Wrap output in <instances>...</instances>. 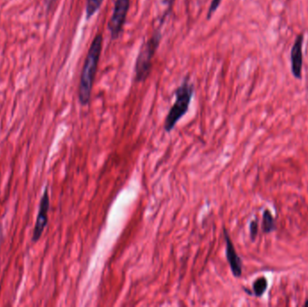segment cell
<instances>
[{"label":"cell","instance_id":"1","mask_svg":"<svg viewBox=\"0 0 308 307\" xmlns=\"http://www.w3.org/2000/svg\"><path fill=\"white\" fill-rule=\"evenodd\" d=\"M103 48V37L98 33L94 38L86 57L78 87V100L81 106H88L91 97L94 80Z\"/></svg>","mask_w":308,"mask_h":307},{"label":"cell","instance_id":"2","mask_svg":"<svg viewBox=\"0 0 308 307\" xmlns=\"http://www.w3.org/2000/svg\"><path fill=\"white\" fill-rule=\"evenodd\" d=\"M194 85L190 83V77L188 76L183 79L181 84L178 86V89L175 91L176 101L171 107L168 113L165 122H164V130L165 132L170 133L174 129L175 126L178 121L186 115L189 111L191 99L193 97Z\"/></svg>","mask_w":308,"mask_h":307},{"label":"cell","instance_id":"3","mask_svg":"<svg viewBox=\"0 0 308 307\" xmlns=\"http://www.w3.org/2000/svg\"><path fill=\"white\" fill-rule=\"evenodd\" d=\"M161 33L157 30L148 41L141 45L135 63V81L143 82L147 79L152 70V59L160 45Z\"/></svg>","mask_w":308,"mask_h":307},{"label":"cell","instance_id":"4","mask_svg":"<svg viewBox=\"0 0 308 307\" xmlns=\"http://www.w3.org/2000/svg\"><path fill=\"white\" fill-rule=\"evenodd\" d=\"M130 8V0H115L114 11L108 23V30L112 40L118 39L127 21V14Z\"/></svg>","mask_w":308,"mask_h":307},{"label":"cell","instance_id":"5","mask_svg":"<svg viewBox=\"0 0 308 307\" xmlns=\"http://www.w3.org/2000/svg\"><path fill=\"white\" fill-rule=\"evenodd\" d=\"M49 209H50V196H49V189L47 186L45 187V191L39 203L37 217L34 224L33 236H32L33 242H36L40 240L45 227L48 224Z\"/></svg>","mask_w":308,"mask_h":307},{"label":"cell","instance_id":"6","mask_svg":"<svg viewBox=\"0 0 308 307\" xmlns=\"http://www.w3.org/2000/svg\"><path fill=\"white\" fill-rule=\"evenodd\" d=\"M304 33H300L297 35L294 42L293 46L290 52V63H291V71L295 78L300 79L302 78L303 71V45H304Z\"/></svg>","mask_w":308,"mask_h":307},{"label":"cell","instance_id":"7","mask_svg":"<svg viewBox=\"0 0 308 307\" xmlns=\"http://www.w3.org/2000/svg\"><path fill=\"white\" fill-rule=\"evenodd\" d=\"M223 234H224V239H225V243H227V259L229 263L232 273L235 278H240L242 273V263L240 257L238 256L237 252L235 251L234 243L231 240L230 236L228 234L227 230L223 229Z\"/></svg>","mask_w":308,"mask_h":307},{"label":"cell","instance_id":"8","mask_svg":"<svg viewBox=\"0 0 308 307\" xmlns=\"http://www.w3.org/2000/svg\"><path fill=\"white\" fill-rule=\"evenodd\" d=\"M104 0H87L86 5V18L87 20L91 18L97 13Z\"/></svg>","mask_w":308,"mask_h":307},{"label":"cell","instance_id":"9","mask_svg":"<svg viewBox=\"0 0 308 307\" xmlns=\"http://www.w3.org/2000/svg\"><path fill=\"white\" fill-rule=\"evenodd\" d=\"M262 228L264 233H269L275 229V221L270 210H265L262 219Z\"/></svg>","mask_w":308,"mask_h":307},{"label":"cell","instance_id":"10","mask_svg":"<svg viewBox=\"0 0 308 307\" xmlns=\"http://www.w3.org/2000/svg\"><path fill=\"white\" fill-rule=\"evenodd\" d=\"M268 282L265 278H260L253 283V292L256 296L263 295L265 290L267 289Z\"/></svg>","mask_w":308,"mask_h":307},{"label":"cell","instance_id":"11","mask_svg":"<svg viewBox=\"0 0 308 307\" xmlns=\"http://www.w3.org/2000/svg\"><path fill=\"white\" fill-rule=\"evenodd\" d=\"M221 2H222V0H212L211 5H210L208 12V20L211 18L212 15H214L215 12L218 9L220 5H221Z\"/></svg>","mask_w":308,"mask_h":307},{"label":"cell","instance_id":"12","mask_svg":"<svg viewBox=\"0 0 308 307\" xmlns=\"http://www.w3.org/2000/svg\"><path fill=\"white\" fill-rule=\"evenodd\" d=\"M250 233H251V237L252 239L254 240L257 236V233H258V223L256 221H253L251 222V226H250Z\"/></svg>","mask_w":308,"mask_h":307},{"label":"cell","instance_id":"13","mask_svg":"<svg viewBox=\"0 0 308 307\" xmlns=\"http://www.w3.org/2000/svg\"><path fill=\"white\" fill-rule=\"evenodd\" d=\"M55 3V0H45V5L48 10H50L52 8L53 4Z\"/></svg>","mask_w":308,"mask_h":307},{"label":"cell","instance_id":"14","mask_svg":"<svg viewBox=\"0 0 308 307\" xmlns=\"http://www.w3.org/2000/svg\"><path fill=\"white\" fill-rule=\"evenodd\" d=\"M304 305H306V306H307V305H308V301H306V303H304Z\"/></svg>","mask_w":308,"mask_h":307}]
</instances>
